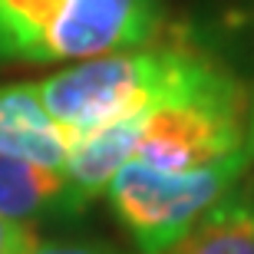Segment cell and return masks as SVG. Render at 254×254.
Returning a JSON list of instances; mask_svg holds the SVG:
<instances>
[{
  "instance_id": "1",
  "label": "cell",
  "mask_w": 254,
  "mask_h": 254,
  "mask_svg": "<svg viewBox=\"0 0 254 254\" xmlns=\"http://www.w3.org/2000/svg\"><path fill=\"white\" fill-rule=\"evenodd\" d=\"M231 76L189 47L103 53L43 79L40 99L66 132H89L155 106L189 103L225 86Z\"/></svg>"
},
{
  "instance_id": "2",
  "label": "cell",
  "mask_w": 254,
  "mask_h": 254,
  "mask_svg": "<svg viewBox=\"0 0 254 254\" xmlns=\"http://www.w3.org/2000/svg\"><path fill=\"white\" fill-rule=\"evenodd\" d=\"M7 60H89L149 43L159 0H0Z\"/></svg>"
},
{
  "instance_id": "3",
  "label": "cell",
  "mask_w": 254,
  "mask_h": 254,
  "mask_svg": "<svg viewBox=\"0 0 254 254\" xmlns=\"http://www.w3.org/2000/svg\"><path fill=\"white\" fill-rule=\"evenodd\" d=\"M251 165L254 145L191 172H159L139 159H129L113 175L106 191L116 218L132 235L139 251L162 254L235 185H241Z\"/></svg>"
},
{
  "instance_id": "4",
  "label": "cell",
  "mask_w": 254,
  "mask_h": 254,
  "mask_svg": "<svg viewBox=\"0 0 254 254\" xmlns=\"http://www.w3.org/2000/svg\"><path fill=\"white\" fill-rule=\"evenodd\" d=\"M69 142L73 132H66L47 113L37 83L0 86V155L63 172Z\"/></svg>"
},
{
  "instance_id": "5",
  "label": "cell",
  "mask_w": 254,
  "mask_h": 254,
  "mask_svg": "<svg viewBox=\"0 0 254 254\" xmlns=\"http://www.w3.org/2000/svg\"><path fill=\"white\" fill-rule=\"evenodd\" d=\"M89 205L60 169L0 155V218L40 221V218H76Z\"/></svg>"
},
{
  "instance_id": "6",
  "label": "cell",
  "mask_w": 254,
  "mask_h": 254,
  "mask_svg": "<svg viewBox=\"0 0 254 254\" xmlns=\"http://www.w3.org/2000/svg\"><path fill=\"white\" fill-rule=\"evenodd\" d=\"M145 113L126 116L116 123L96 126L89 132H76L69 142V159H66V179L76 185V191L93 201L109 189V182L135 152V142L142 135Z\"/></svg>"
},
{
  "instance_id": "7",
  "label": "cell",
  "mask_w": 254,
  "mask_h": 254,
  "mask_svg": "<svg viewBox=\"0 0 254 254\" xmlns=\"http://www.w3.org/2000/svg\"><path fill=\"white\" fill-rule=\"evenodd\" d=\"M162 254H254V185H235Z\"/></svg>"
},
{
  "instance_id": "8",
  "label": "cell",
  "mask_w": 254,
  "mask_h": 254,
  "mask_svg": "<svg viewBox=\"0 0 254 254\" xmlns=\"http://www.w3.org/2000/svg\"><path fill=\"white\" fill-rule=\"evenodd\" d=\"M23 254H126L106 241H33Z\"/></svg>"
},
{
  "instance_id": "9",
  "label": "cell",
  "mask_w": 254,
  "mask_h": 254,
  "mask_svg": "<svg viewBox=\"0 0 254 254\" xmlns=\"http://www.w3.org/2000/svg\"><path fill=\"white\" fill-rule=\"evenodd\" d=\"M37 238L23 221H10L0 218V254H23Z\"/></svg>"
},
{
  "instance_id": "10",
  "label": "cell",
  "mask_w": 254,
  "mask_h": 254,
  "mask_svg": "<svg viewBox=\"0 0 254 254\" xmlns=\"http://www.w3.org/2000/svg\"><path fill=\"white\" fill-rule=\"evenodd\" d=\"M0 60H7V47H3V30H0Z\"/></svg>"
}]
</instances>
